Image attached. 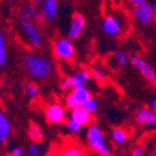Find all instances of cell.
<instances>
[{
	"mask_svg": "<svg viewBox=\"0 0 156 156\" xmlns=\"http://www.w3.org/2000/svg\"><path fill=\"white\" fill-rule=\"evenodd\" d=\"M26 93L30 98H36L38 93H40V89H38V87L35 83H29L26 87Z\"/></svg>",
	"mask_w": 156,
	"mask_h": 156,
	"instance_id": "obj_26",
	"label": "cell"
},
{
	"mask_svg": "<svg viewBox=\"0 0 156 156\" xmlns=\"http://www.w3.org/2000/svg\"><path fill=\"white\" fill-rule=\"evenodd\" d=\"M125 2H126L128 4H130L133 8H134V6H143V5L149 4L146 0H125Z\"/></svg>",
	"mask_w": 156,
	"mask_h": 156,
	"instance_id": "obj_28",
	"label": "cell"
},
{
	"mask_svg": "<svg viewBox=\"0 0 156 156\" xmlns=\"http://www.w3.org/2000/svg\"><path fill=\"white\" fill-rule=\"evenodd\" d=\"M20 14H21V17L23 19H26V20H30L32 23H40L41 19H42L40 8H37L35 4H31V3H29L27 5H25L21 9V12Z\"/></svg>",
	"mask_w": 156,
	"mask_h": 156,
	"instance_id": "obj_15",
	"label": "cell"
},
{
	"mask_svg": "<svg viewBox=\"0 0 156 156\" xmlns=\"http://www.w3.org/2000/svg\"><path fill=\"white\" fill-rule=\"evenodd\" d=\"M130 60H131V65L136 68L143 77L144 80L151 84V86H156V69L140 56V55H130Z\"/></svg>",
	"mask_w": 156,
	"mask_h": 156,
	"instance_id": "obj_5",
	"label": "cell"
},
{
	"mask_svg": "<svg viewBox=\"0 0 156 156\" xmlns=\"http://www.w3.org/2000/svg\"><path fill=\"white\" fill-rule=\"evenodd\" d=\"M21 2H25V0H21Z\"/></svg>",
	"mask_w": 156,
	"mask_h": 156,
	"instance_id": "obj_35",
	"label": "cell"
},
{
	"mask_svg": "<svg viewBox=\"0 0 156 156\" xmlns=\"http://www.w3.org/2000/svg\"><path fill=\"white\" fill-rule=\"evenodd\" d=\"M42 19L47 21H53L58 15V0H42L40 4Z\"/></svg>",
	"mask_w": 156,
	"mask_h": 156,
	"instance_id": "obj_12",
	"label": "cell"
},
{
	"mask_svg": "<svg viewBox=\"0 0 156 156\" xmlns=\"http://www.w3.org/2000/svg\"><path fill=\"white\" fill-rule=\"evenodd\" d=\"M73 76H74L83 86H86V83H88V82L92 80V73H90V71L87 69V68H83V67H82V68H78V69L73 73Z\"/></svg>",
	"mask_w": 156,
	"mask_h": 156,
	"instance_id": "obj_21",
	"label": "cell"
},
{
	"mask_svg": "<svg viewBox=\"0 0 156 156\" xmlns=\"http://www.w3.org/2000/svg\"><path fill=\"white\" fill-rule=\"evenodd\" d=\"M53 55L57 60L69 62L76 56V47L72 40L68 37H60L53 42Z\"/></svg>",
	"mask_w": 156,
	"mask_h": 156,
	"instance_id": "obj_4",
	"label": "cell"
},
{
	"mask_svg": "<svg viewBox=\"0 0 156 156\" xmlns=\"http://www.w3.org/2000/svg\"><path fill=\"white\" fill-rule=\"evenodd\" d=\"M60 88H61V90H68V89H71V88H69V84H68V81H67V78H66V77L61 80V82H60Z\"/></svg>",
	"mask_w": 156,
	"mask_h": 156,
	"instance_id": "obj_30",
	"label": "cell"
},
{
	"mask_svg": "<svg viewBox=\"0 0 156 156\" xmlns=\"http://www.w3.org/2000/svg\"><path fill=\"white\" fill-rule=\"evenodd\" d=\"M90 73H92V78L98 84H104L107 82V72H105V68L102 65L92 66Z\"/></svg>",
	"mask_w": 156,
	"mask_h": 156,
	"instance_id": "obj_20",
	"label": "cell"
},
{
	"mask_svg": "<svg viewBox=\"0 0 156 156\" xmlns=\"http://www.w3.org/2000/svg\"><path fill=\"white\" fill-rule=\"evenodd\" d=\"M150 108L156 113V94L152 97V99L150 101Z\"/></svg>",
	"mask_w": 156,
	"mask_h": 156,
	"instance_id": "obj_31",
	"label": "cell"
},
{
	"mask_svg": "<svg viewBox=\"0 0 156 156\" xmlns=\"http://www.w3.org/2000/svg\"><path fill=\"white\" fill-rule=\"evenodd\" d=\"M9 156H25V151L21 147H15L10 151Z\"/></svg>",
	"mask_w": 156,
	"mask_h": 156,
	"instance_id": "obj_29",
	"label": "cell"
},
{
	"mask_svg": "<svg viewBox=\"0 0 156 156\" xmlns=\"http://www.w3.org/2000/svg\"><path fill=\"white\" fill-rule=\"evenodd\" d=\"M149 156H156V144L152 145V147L149 151Z\"/></svg>",
	"mask_w": 156,
	"mask_h": 156,
	"instance_id": "obj_32",
	"label": "cell"
},
{
	"mask_svg": "<svg viewBox=\"0 0 156 156\" xmlns=\"http://www.w3.org/2000/svg\"><path fill=\"white\" fill-rule=\"evenodd\" d=\"M112 140L115 145H125L129 140V133L124 128H114L112 130Z\"/></svg>",
	"mask_w": 156,
	"mask_h": 156,
	"instance_id": "obj_19",
	"label": "cell"
},
{
	"mask_svg": "<svg viewBox=\"0 0 156 156\" xmlns=\"http://www.w3.org/2000/svg\"><path fill=\"white\" fill-rule=\"evenodd\" d=\"M84 29H86V17L80 12H76L71 17L68 30H67V37L72 41L77 40L78 37L82 36Z\"/></svg>",
	"mask_w": 156,
	"mask_h": 156,
	"instance_id": "obj_7",
	"label": "cell"
},
{
	"mask_svg": "<svg viewBox=\"0 0 156 156\" xmlns=\"http://www.w3.org/2000/svg\"><path fill=\"white\" fill-rule=\"evenodd\" d=\"M8 62V55H6V42L4 38V34L0 30V66L4 67Z\"/></svg>",
	"mask_w": 156,
	"mask_h": 156,
	"instance_id": "obj_22",
	"label": "cell"
},
{
	"mask_svg": "<svg viewBox=\"0 0 156 156\" xmlns=\"http://www.w3.org/2000/svg\"><path fill=\"white\" fill-rule=\"evenodd\" d=\"M151 5H152V9H154V12H155V16H156V0H154Z\"/></svg>",
	"mask_w": 156,
	"mask_h": 156,
	"instance_id": "obj_34",
	"label": "cell"
},
{
	"mask_svg": "<svg viewBox=\"0 0 156 156\" xmlns=\"http://www.w3.org/2000/svg\"><path fill=\"white\" fill-rule=\"evenodd\" d=\"M109 61L112 62V66H114L115 68H126L131 63L130 55L122 48L113 52L110 58H109Z\"/></svg>",
	"mask_w": 156,
	"mask_h": 156,
	"instance_id": "obj_14",
	"label": "cell"
},
{
	"mask_svg": "<svg viewBox=\"0 0 156 156\" xmlns=\"http://www.w3.org/2000/svg\"><path fill=\"white\" fill-rule=\"evenodd\" d=\"M82 107L93 114V113H95L97 110H98L99 104H98V101H97L95 98H93V97H90V98H89L88 101H86V102L82 104Z\"/></svg>",
	"mask_w": 156,
	"mask_h": 156,
	"instance_id": "obj_23",
	"label": "cell"
},
{
	"mask_svg": "<svg viewBox=\"0 0 156 156\" xmlns=\"http://www.w3.org/2000/svg\"><path fill=\"white\" fill-rule=\"evenodd\" d=\"M11 130H12V128H11L10 120L8 119L5 113L0 109V145L6 144V141L9 140Z\"/></svg>",
	"mask_w": 156,
	"mask_h": 156,
	"instance_id": "obj_16",
	"label": "cell"
},
{
	"mask_svg": "<svg viewBox=\"0 0 156 156\" xmlns=\"http://www.w3.org/2000/svg\"><path fill=\"white\" fill-rule=\"evenodd\" d=\"M92 97L90 90L84 86V87H80L72 89V92H69L66 97V107L69 109H74L77 107H82V104L88 101Z\"/></svg>",
	"mask_w": 156,
	"mask_h": 156,
	"instance_id": "obj_6",
	"label": "cell"
},
{
	"mask_svg": "<svg viewBox=\"0 0 156 156\" xmlns=\"http://www.w3.org/2000/svg\"><path fill=\"white\" fill-rule=\"evenodd\" d=\"M27 136L29 139L31 140V143H36L40 144L44 140V131L41 129V126L36 124V123H30L29 129H27Z\"/></svg>",
	"mask_w": 156,
	"mask_h": 156,
	"instance_id": "obj_18",
	"label": "cell"
},
{
	"mask_svg": "<svg viewBox=\"0 0 156 156\" xmlns=\"http://www.w3.org/2000/svg\"><path fill=\"white\" fill-rule=\"evenodd\" d=\"M45 116L51 124H61L66 122V109L60 103H51L45 109Z\"/></svg>",
	"mask_w": 156,
	"mask_h": 156,
	"instance_id": "obj_10",
	"label": "cell"
},
{
	"mask_svg": "<svg viewBox=\"0 0 156 156\" xmlns=\"http://www.w3.org/2000/svg\"><path fill=\"white\" fill-rule=\"evenodd\" d=\"M66 126H67V129L71 131V133H73V134H77V133H80L81 130H82V125L78 123V122H76L74 119H72L71 116L66 120Z\"/></svg>",
	"mask_w": 156,
	"mask_h": 156,
	"instance_id": "obj_24",
	"label": "cell"
},
{
	"mask_svg": "<svg viewBox=\"0 0 156 156\" xmlns=\"http://www.w3.org/2000/svg\"><path fill=\"white\" fill-rule=\"evenodd\" d=\"M134 119L136 124L144 128H156V113L150 107H143L136 110Z\"/></svg>",
	"mask_w": 156,
	"mask_h": 156,
	"instance_id": "obj_8",
	"label": "cell"
},
{
	"mask_svg": "<svg viewBox=\"0 0 156 156\" xmlns=\"http://www.w3.org/2000/svg\"><path fill=\"white\" fill-rule=\"evenodd\" d=\"M131 15L134 20H136L139 24L143 25H150L155 20V12L152 9V5L146 4L143 6H134L131 9Z\"/></svg>",
	"mask_w": 156,
	"mask_h": 156,
	"instance_id": "obj_9",
	"label": "cell"
},
{
	"mask_svg": "<svg viewBox=\"0 0 156 156\" xmlns=\"http://www.w3.org/2000/svg\"><path fill=\"white\" fill-rule=\"evenodd\" d=\"M103 31L110 37H118L123 32V25L115 15H105L102 21Z\"/></svg>",
	"mask_w": 156,
	"mask_h": 156,
	"instance_id": "obj_11",
	"label": "cell"
},
{
	"mask_svg": "<svg viewBox=\"0 0 156 156\" xmlns=\"http://www.w3.org/2000/svg\"><path fill=\"white\" fill-rule=\"evenodd\" d=\"M26 151H27L29 156H42L44 155L42 149L40 147V145L36 144V143H30Z\"/></svg>",
	"mask_w": 156,
	"mask_h": 156,
	"instance_id": "obj_25",
	"label": "cell"
},
{
	"mask_svg": "<svg viewBox=\"0 0 156 156\" xmlns=\"http://www.w3.org/2000/svg\"><path fill=\"white\" fill-rule=\"evenodd\" d=\"M29 2L31 4H35V5H38V4H41L42 3V0H29Z\"/></svg>",
	"mask_w": 156,
	"mask_h": 156,
	"instance_id": "obj_33",
	"label": "cell"
},
{
	"mask_svg": "<svg viewBox=\"0 0 156 156\" xmlns=\"http://www.w3.org/2000/svg\"><path fill=\"white\" fill-rule=\"evenodd\" d=\"M23 63L27 74L38 81L47 80L55 71V65L48 57L32 52L25 53Z\"/></svg>",
	"mask_w": 156,
	"mask_h": 156,
	"instance_id": "obj_1",
	"label": "cell"
},
{
	"mask_svg": "<svg viewBox=\"0 0 156 156\" xmlns=\"http://www.w3.org/2000/svg\"><path fill=\"white\" fill-rule=\"evenodd\" d=\"M57 156H86V154L78 145L66 144L60 147Z\"/></svg>",
	"mask_w": 156,
	"mask_h": 156,
	"instance_id": "obj_17",
	"label": "cell"
},
{
	"mask_svg": "<svg viewBox=\"0 0 156 156\" xmlns=\"http://www.w3.org/2000/svg\"><path fill=\"white\" fill-rule=\"evenodd\" d=\"M71 118L78 122L82 126H89L93 122V114L83 107H77L74 109H71Z\"/></svg>",
	"mask_w": 156,
	"mask_h": 156,
	"instance_id": "obj_13",
	"label": "cell"
},
{
	"mask_svg": "<svg viewBox=\"0 0 156 156\" xmlns=\"http://www.w3.org/2000/svg\"><path fill=\"white\" fill-rule=\"evenodd\" d=\"M130 156H145V150L143 146H135L131 150Z\"/></svg>",
	"mask_w": 156,
	"mask_h": 156,
	"instance_id": "obj_27",
	"label": "cell"
},
{
	"mask_svg": "<svg viewBox=\"0 0 156 156\" xmlns=\"http://www.w3.org/2000/svg\"><path fill=\"white\" fill-rule=\"evenodd\" d=\"M19 27H20L23 37L27 42V45H30L31 47H40L42 45L44 37L41 35V31L38 30L36 23L20 17L19 19Z\"/></svg>",
	"mask_w": 156,
	"mask_h": 156,
	"instance_id": "obj_3",
	"label": "cell"
},
{
	"mask_svg": "<svg viewBox=\"0 0 156 156\" xmlns=\"http://www.w3.org/2000/svg\"><path fill=\"white\" fill-rule=\"evenodd\" d=\"M87 144L92 151H94L97 155L99 156H114V151L108 144L105 135L101 126L92 124L87 129Z\"/></svg>",
	"mask_w": 156,
	"mask_h": 156,
	"instance_id": "obj_2",
	"label": "cell"
}]
</instances>
